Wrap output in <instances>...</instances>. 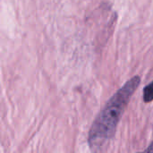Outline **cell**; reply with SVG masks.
Segmentation results:
<instances>
[{"label": "cell", "instance_id": "obj_1", "mask_svg": "<svg viewBox=\"0 0 153 153\" xmlns=\"http://www.w3.org/2000/svg\"><path fill=\"white\" fill-rule=\"evenodd\" d=\"M140 82L139 76H134L126 82L100 112L89 134V145L93 153H103L108 149L115 135L119 119Z\"/></svg>", "mask_w": 153, "mask_h": 153}, {"label": "cell", "instance_id": "obj_3", "mask_svg": "<svg viewBox=\"0 0 153 153\" xmlns=\"http://www.w3.org/2000/svg\"><path fill=\"white\" fill-rule=\"evenodd\" d=\"M138 153H153V151L151 149V148H148L147 151H145L144 152H138Z\"/></svg>", "mask_w": 153, "mask_h": 153}, {"label": "cell", "instance_id": "obj_2", "mask_svg": "<svg viewBox=\"0 0 153 153\" xmlns=\"http://www.w3.org/2000/svg\"><path fill=\"white\" fill-rule=\"evenodd\" d=\"M143 99H144V101L146 103L153 100V82L144 88Z\"/></svg>", "mask_w": 153, "mask_h": 153}]
</instances>
